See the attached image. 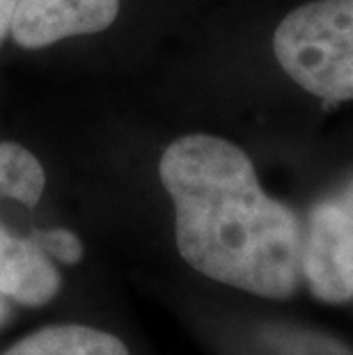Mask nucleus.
<instances>
[{"mask_svg": "<svg viewBox=\"0 0 353 355\" xmlns=\"http://www.w3.org/2000/svg\"><path fill=\"white\" fill-rule=\"evenodd\" d=\"M33 241L49 257H55V259L62 263H78L83 259V243L74 232H67V230L37 232Z\"/></svg>", "mask_w": 353, "mask_h": 355, "instance_id": "6e6552de", "label": "nucleus"}, {"mask_svg": "<svg viewBox=\"0 0 353 355\" xmlns=\"http://www.w3.org/2000/svg\"><path fill=\"white\" fill-rule=\"evenodd\" d=\"M159 175L175 204L186 263L255 296H294L303 277V230L287 204L264 193L241 147L216 135H184L163 152Z\"/></svg>", "mask_w": 353, "mask_h": 355, "instance_id": "f257e3e1", "label": "nucleus"}, {"mask_svg": "<svg viewBox=\"0 0 353 355\" xmlns=\"http://www.w3.org/2000/svg\"><path fill=\"white\" fill-rule=\"evenodd\" d=\"M17 5L19 0H0V44L12 33V21H14V12H17Z\"/></svg>", "mask_w": 353, "mask_h": 355, "instance_id": "1a4fd4ad", "label": "nucleus"}, {"mask_svg": "<svg viewBox=\"0 0 353 355\" xmlns=\"http://www.w3.org/2000/svg\"><path fill=\"white\" fill-rule=\"evenodd\" d=\"M60 273L35 241L0 227V293L21 305L42 307L55 298Z\"/></svg>", "mask_w": 353, "mask_h": 355, "instance_id": "39448f33", "label": "nucleus"}, {"mask_svg": "<svg viewBox=\"0 0 353 355\" xmlns=\"http://www.w3.org/2000/svg\"><path fill=\"white\" fill-rule=\"evenodd\" d=\"M46 175L37 158L26 147L14 142H0V193L26 207L40 202Z\"/></svg>", "mask_w": 353, "mask_h": 355, "instance_id": "0eeeda50", "label": "nucleus"}, {"mask_svg": "<svg viewBox=\"0 0 353 355\" xmlns=\"http://www.w3.org/2000/svg\"><path fill=\"white\" fill-rule=\"evenodd\" d=\"M7 316H10V307H7V300H5V296L0 293V326L7 321Z\"/></svg>", "mask_w": 353, "mask_h": 355, "instance_id": "9d476101", "label": "nucleus"}, {"mask_svg": "<svg viewBox=\"0 0 353 355\" xmlns=\"http://www.w3.org/2000/svg\"><path fill=\"white\" fill-rule=\"evenodd\" d=\"M273 53L307 94L353 99V0H312L280 21Z\"/></svg>", "mask_w": 353, "mask_h": 355, "instance_id": "f03ea898", "label": "nucleus"}, {"mask_svg": "<svg viewBox=\"0 0 353 355\" xmlns=\"http://www.w3.org/2000/svg\"><path fill=\"white\" fill-rule=\"evenodd\" d=\"M3 355H129V349L106 330L51 326L24 337Z\"/></svg>", "mask_w": 353, "mask_h": 355, "instance_id": "423d86ee", "label": "nucleus"}, {"mask_svg": "<svg viewBox=\"0 0 353 355\" xmlns=\"http://www.w3.org/2000/svg\"><path fill=\"white\" fill-rule=\"evenodd\" d=\"M300 275L324 303L342 305L353 298V184L310 211Z\"/></svg>", "mask_w": 353, "mask_h": 355, "instance_id": "7ed1b4c3", "label": "nucleus"}, {"mask_svg": "<svg viewBox=\"0 0 353 355\" xmlns=\"http://www.w3.org/2000/svg\"><path fill=\"white\" fill-rule=\"evenodd\" d=\"M117 14L119 0H19L10 35L24 49H42L106 30Z\"/></svg>", "mask_w": 353, "mask_h": 355, "instance_id": "20e7f679", "label": "nucleus"}]
</instances>
